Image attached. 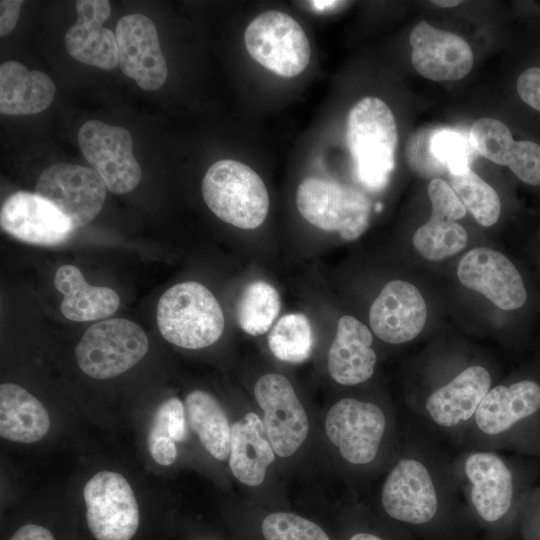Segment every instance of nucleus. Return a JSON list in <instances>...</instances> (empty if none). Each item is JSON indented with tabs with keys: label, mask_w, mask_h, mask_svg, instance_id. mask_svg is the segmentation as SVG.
Listing matches in <instances>:
<instances>
[{
	"label": "nucleus",
	"mask_w": 540,
	"mask_h": 540,
	"mask_svg": "<svg viewBox=\"0 0 540 540\" xmlns=\"http://www.w3.org/2000/svg\"><path fill=\"white\" fill-rule=\"evenodd\" d=\"M430 149L448 174H459L471 169L470 163L475 151L470 141L460 132L450 129L434 130Z\"/></svg>",
	"instance_id": "obj_34"
},
{
	"label": "nucleus",
	"mask_w": 540,
	"mask_h": 540,
	"mask_svg": "<svg viewBox=\"0 0 540 540\" xmlns=\"http://www.w3.org/2000/svg\"><path fill=\"white\" fill-rule=\"evenodd\" d=\"M280 308L278 291L271 284L258 280L243 290L237 303L236 318L244 332L259 336L270 329Z\"/></svg>",
	"instance_id": "obj_28"
},
{
	"label": "nucleus",
	"mask_w": 540,
	"mask_h": 540,
	"mask_svg": "<svg viewBox=\"0 0 540 540\" xmlns=\"http://www.w3.org/2000/svg\"><path fill=\"white\" fill-rule=\"evenodd\" d=\"M23 1L2 0L0 2V36H6L15 27Z\"/></svg>",
	"instance_id": "obj_42"
},
{
	"label": "nucleus",
	"mask_w": 540,
	"mask_h": 540,
	"mask_svg": "<svg viewBox=\"0 0 540 540\" xmlns=\"http://www.w3.org/2000/svg\"><path fill=\"white\" fill-rule=\"evenodd\" d=\"M148 450L153 460L161 466L173 464L177 458L176 442L162 412L157 409L147 437Z\"/></svg>",
	"instance_id": "obj_38"
},
{
	"label": "nucleus",
	"mask_w": 540,
	"mask_h": 540,
	"mask_svg": "<svg viewBox=\"0 0 540 540\" xmlns=\"http://www.w3.org/2000/svg\"><path fill=\"white\" fill-rule=\"evenodd\" d=\"M411 62L423 77L453 81L465 77L473 66L470 45L459 35L420 21L411 31Z\"/></svg>",
	"instance_id": "obj_17"
},
{
	"label": "nucleus",
	"mask_w": 540,
	"mask_h": 540,
	"mask_svg": "<svg viewBox=\"0 0 540 540\" xmlns=\"http://www.w3.org/2000/svg\"><path fill=\"white\" fill-rule=\"evenodd\" d=\"M55 85L48 75L28 70L17 61L0 66V112L4 115H32L53 101Z\"/></svg>",
	"instance_id": "obj_24"
},
{
	"label": "nucleus",
	"mask_w": 540,
	"mask_h": 540,
	"mask_svg": "<svg viewBox=\"0 0 540 540\" xmlns=\"http://www.w3.org/2000/svg\"><path fill=\"white\" fill-rule=\"evenodd\" d=\"M368 327L353 316H342L328 352L327 366L332 379L344 386L367 381L374 373L377 356Z\"/></svg>",
	"instance_id": "obj_20"
},
{
	"label": "nucleus",
	"mask_w": 540,
	"mask_h": 540,
	"mask_svg": "<svg viewBox=\"0 0 540 540\" xmlns=\"http://www.w3.org/2000/svg\"><path fill=\"white\" fill-rule=\"evenodd\" d=\"M426 318L427 307L420 291L403 280L388 282L369 311L373 333L390 344L413 340L423 330Z\"/></svg>",
	"instance_id": "obj_16"
},
{
	"label": "nucleus",
	"mask_w": 540,
	"mask_h": 540,
	"mask_svg": "<svg viewBox=\"0 0 540 540\" xmlns=\"http://www.w3.org/2000/svg\"><path fill=\"white\" fill-rule=\"evenodd\" d=\"M381 504L392 519L409 525H425L438 514L440 495L427 465L404 457L388 472L381 488Z\"/></svg>",
	"instance_id": "obj_11"
},
{
	"label": "nucleus",
	"mask_w": 540,
	"mask_h": 540,
	"mask_svg": "<svg viewBox=\"0 0 540 540\" xmlns=\"http://www.w3.org/2000/svg\"><path fill=\"white\" fill-rule=\"evenodd\" d=\"M77 19L104 23L110 16V3L107 0H80L76 2Z\"/></svg>",
	"instance_id": "obj_40"
},
{
	"label": "nucleus",
	"mask_w": 540,
	"mask_h": 540,
	"mask_svg": "<svg viewBox=\"0 0 540 540\" xmlns=\"http://www.w3.org/2000/svg\"><path fill=\"white\" fill-rule=\"evenodd\" d=\"M314 343L311 323L302 313L282 316L268 335V346L279 360L301 363L311 354Z\"/></svg>",
	"instance_id": "obj_29"
},
{
	"label": "nucleus",
	"mask_w": 540,
	"mask_h": 540,
	"mask_svg": "<svg viewBox=\"0 0 540 540\" xmlns=\"http://www.w3.org/2000/svg\"><path fill=\"white\" fill-rule=\"evenodd\" d=\"M0 225L10 236L37 246L59 245L74 231L70 220L53 203L25 191H18L4 201Z\"/></svg>",
	"instance_id": "obj_15"
},
{
	"label": "nucleus",
	"mask_w": 540,
	"mask_h": 540,
	"mask_svg": "<svg viewBox=\"0 0 540 540\" xmlns=\"http://www.w3.org/2000/svg\"><path fill=\"white\" fill-rule=\"evenodd\" d=\"M262 410V422L276 455L293 456L309 434V419L290 381L279 373H267L254 385Z\"/></svg>",
	"instance_id": "obj_9"
},
{
	"label": "nucleus",
	"mask_w": 540,
	"mask_h": 540,
	"mask_svg": "<svg viewBox=\"0 0 540 540\" xmlns=\"http://www.w3.org/2000/svg\"><path fill=\"white\" fill-rule=\"evenodd\" d=\"M7 540H59L49 527L28 522L17 527L7 538Z\"/></svg>",
	"instance_id": "obj_41"
},
{
	"label": "nucleus",
	"mask_w": 540,
	"mask_h": 540,
	"mask_svg": "<svg viewBox=\"0 0 540 540\" xmlns=\"http://www.w3.org/2000/svg\"><path fill=\"white\" fill-rule=\"evenodd\" d=\"M156 320L164 339L185 349L214 344L225 326L217 299L207 287L195 281L167 289L158 301Z\"/></svg>",
	"instance_id": "obj_2"
},
{
	"label": "nucleus",
	"mask_w": 540,
	"mask_h": 540,
	"mask_svg": "<svg viewBox=\"0 0 540 540\" xmlns=\"http://www.w3.org/2000/svg\"><path fill=\"white\" fill-rule=\"evenodd\" d=\"M203 199L220 220L240 229H255L267 217L269 195L261 177L231 159L213 163L202 181Z\"/></svg>",
	"instance_id": "obj_3"
},
{
	"label": "nucleus",
	"mask_w": 540,
	"mask_h": 540,
	"mask_svg": "<svg viewBox=\"0 0 540 540\" xmlns=\"http://www.w3.org/2000/svg\"><path fill=\"white\" fill-rule=\"evenodd\" d=\"M432 4L443 7V8H449V7H455L459 4H461V1H454V0H438V1H432Z\"/></svg>",
	"instance_id": "obj_45"
},
{
	"label": "nucleus",
	"mask_w": 540,
	"mask_h": 540,
	"mask_svg": "<svg viewBox=\"0 0 540 540\" xmlns=\"http://www.w3.org/2000/svg\"><path fill=\"white\" fill-rule=\"evenodd\" d=\"M412 242L422 257L429 261H439L463 250L468 242V234L454 220L430 216L416 230Z\"/></svg>",
	"instance_id": "obj_30"
},
{
	"label": "nucleus",
	"mask_w": 540,
	"mask_h": 540,
	"mask_svg": "<svg viewBox=\"0 0 540 540\" xmlns=\"http://www.w3.org/2000/svg\"><path fill=\"white\" fill-rule=\"evenodd\" d=\"M427 192L431 202L432 217L456 221L466 215L465 206L452 187L443 179L430 180Z\"/></svg>",
	"instance_id": "obj_37"
},
{
	"label": "nucleus",
	"mask_w": 540,
	"mask_h": 540,
	"mask_svg": "<svg viewBox=\"0 0 540 540\" xmlns=\"http://www.w3.org/2000/svg\"><path fill=\"white\" fill-rule=\"evenodd\" d=\"M187 421L204 449L216 460L229 457L231 425L220 402L207 391L193 390L185 398Z\"/></svg>",
	"instance_id": "obj_26"
},
{
	"label": "nucleus",
	"mask_w": 540,
	"mask_h": 540,
	"mask_svg": "<svg viewBox=\"0 0 540 540\" xmlns=\"http://www.w3.org/2000/svg\"><path fill=\"white\" fill-rule=\"evenodd\" d=\"M78 144L87 162L114 194H126L140 182L141 168L133 154L129 131L99 120L85 122L78 132Z\"/></svg>",
	"instance_id": "obj_10"
},
{
	"label": "nucleus",
	"mask_w": 540,
	"mask_h": 540,
	"mask_svg": "<svg viewBox=\"0 0 540 540\" xmlns=\"http://www.w3.org/2000/svg\"><path fill=\"white\" fill-rule=\"evenodd\" d=\"M65 46L70 56L83 64L104 70L119 64L115 33L98 22L77 19L66 32Z\"/></svg>",
	"instance_id": "obj_27"
},
{
	"label": "nucleus",
	"mask_w": 540,
	"mask_h": 540,
	"mask_svg": "<svg viewBox=\"0 0 540 540\" xmlns=\"http://www.w3.org/2000/svg\"><path fill=\"white\" fill-rule=\"evenodd\" d=\"M343 2L340 1H310L309 4L311 7L314 8L315 11L324 12L328 9L335 8L342 4Z\"/></svg>",
	"instance_id": "obj_43"
},
{
	"label": "nucleus",
	"mask_w": 540,
	"mask_h": 540,
	"mask_svg": "<svg viewBox=\"0 0 540 540\" xmlns=\"http://www.w3.org/2000/svg\"><path fill=\"white\" fill-rule=\"evenodd\" d=\"M296 205L310 224L337 232L347 241L359 238L370 221V199L355 187L329 179L308 177L301 181Z\"/></svg>",
	"instance_id": "obj_4"
},
{
	"label": "nucleus",
	"mask_w": 540,
	"mask_h": 540,
	"mask_svg": "<svg viewBox=\"0 0 540 540\" xmlns=\"http://www.w3.org/2000/svg\"><path fill=\"white\" fill-rule=\"evenodd\" d=\"M349 540H385L375 534L360 532L356 533L349 538Z\"/></svg>",
	"instance_id": "obj_44"
},
{
	"label": "nucleus",
	"mask_w": 540,
	"mask_h": 540,
	"mask_svg": "<svg viewBox=\"0 0 540 540\" xmlns=\"http://www.w3.org/2000/svg\"><path fill=\"white\" fill-rule=\"evenodd\" d=\"M506 166L524 183L540 185V145L529 140L515 141Z\"/></svg>",
	"instance_id": "obj_36"
},
{
	"label": "nucleus",
	"mask_w": 540,
	"mask_h": 540,
	"mask_svg": "<svg viewBox=\"0 0 540 540\" xmlns=\"http://www.w3.org/2000/svg\"><path fill=\"white\" fill-rule=\"evenodd\" d=\"M380 209H382V205L380 203H378L377 206H376V211H379Z\"/></svg>",
	"instance_id": "obj_46"
},
{
	"label": "nucleus",
	"mask_w": 540,
	"mask_h": 540,
	"mask_svg": "<svg viewBox=\"0 0 540 540\" xmlns=\"http://www.w3.org/2000/svg\"><path fill=\"white\" fill-rule=\"evenodd\" d=\"M433 129H422L414 133L406 146V160L410 169L426 179L439 178L446 168L433 156L430 139Z\"/></svg>",
	"instance_id": "obj_35"
},
{
	"label": "nucleus",
	"mask_w": 540,
	"mask_h": 540,
	"mask_svg": "<svg viewBox=\"0 0 540 540\" xmlns=\"http://www.w3.org/2000/svg\"><path fill=\"white\" fill-rule=\"evenodd\" d=\"M115 37L122 72L144 90L159 89L168 68L154 23L143 14L126 15L118 21Z\"/></svg>",
	"instance_id": "obj_13"
},
{
	"label": "nucleus",
	"mask_w": 540,
	"mask_h": 540,
	"mask_svg": "<svg viewBox=\"0 0 540 540\" xmlns=\"http://www.w3.org/2000/svg\"><path fill=\"white\" fill-rule=\"evenodd\" d=\"M469 141L477 154L498 165H506L515 142L506 124L488 117L474 121L470 128Z\"/></svg>",
	"instance_id": "obj_32"
},
{
	"label": "nucleus",
	"mask_w": 540,
	"mask_h": 540,
	"mask_svg": "<svg viewBox=\"0 0 540 540\" xmlns=\"http://www.w3.org/2000/svg\"><path fill=\"white\" fill-rule=\"evenodd\" d=\"M106 185L92 168L57 163L39 176L35 193L53 203L71 222L74 230L91 222L101 211Z\"/></svg>",
	"instance_id": "obj_12"
},
{
	"label": "nucleus",
	"mask_w": 540,
	"mask_h": 540,
	"mask_svg": "<svg viewBox=\"0 0 540 540\" xmlns=\"http://www.w3.org/2000/svg\"><path fill=\"white\" fill-rule=\"evenodd\" d=\"M265 540H331L313 521L291 512H273L262 521Z\"/></svg>",
	"instance_id": "obj_33"
},
{
	"label": "nucleus",
	"mask_w": 540,
	"mask_h": 540,
	"mask_svg": "<svg viewBox=\"0 0 540 540\" xmlns=\"http://www.w3.org/2000/svg\"><path fill=\"white\" fill-rule=\"evenodd\" d=\"M517 92L527 105L540 112V68L531 67L519 75Z\"/></svg>",
	"instance_id": "obj_39"
},
{
	"label": "nucleus",
	"mask_w": 540,
	"mask_h": 540,
	"mask_svg": "<svg viewBox=\"0 0 540 540\" xmlns=\"http://www.w3.org/2000/svg\"><path fill=\"white\" fill-rule=\"evenodd\" d=\"M540 409V385L522 380L491 387L480 402L473 422L489 437L499 436Z\"/></svg>",
	"instance_id": "obj_21"
},
{
	"label": "nucleus",
	"mask_w": 540,
	"mask_h": 540,
	"mask_svg": "<svg viewBox=\"0 0 540 540\" xmlns=\"http://www.w3.org/2000/svg\"><path fill=\"white\" fill-rule=\"evenodd\" d=\"M250 56L281 77L302 73L310 61V44L300 24L290 15L276 10L256 16L244 33Z\"/></svg>",
	"instance_id": "obj_7"
},
{
	"label": "nucleus",
	"mask_w": 540,
	"mask_h": 540,
	"mask_svg": "<svg viewBox=\"0 0 540 540\" xmlns=\"http://www.w3.org/2000/svg\"><path fill=\"white\" fill-rule=\"evenodd\" d=\"M54 285L63 295L61 313L71 321L86 322L109 317L120 304L113 289L88 284L80 269L71 264L57 269Z\"/></svg>",
	"instance_id": "obj_23"
},
{
	"label": "nucleus",
	"mask_w": 540,
	"mask_h": 540,
	"mask_svg": "<svg viewBox=\"0 0 540 540\" xmlns=\"http://www.w3.org/2000/svg\"><path fill=\"white\" fill-rule=\"evenodd\" d=\"M457 276L463 286L481 293L500 309L516 310L527 300L519 271L496 250L477 247L468 251L458 264Z\"/></svg>",
	"instance_id": "obj_14"
},
{
	"label": "nucleus",
	"mask_w": 540,
	"mask_h": 540,
	"mask_svg": "<svg viewBox=\"0 0 540 540\" xmlns=\"http://www.w3.org/2000/svg\"><path fill=\"white\" fill-rule=\"evenodd\" d=\"M276 456L258 414L248 412L231 425L228 462L240 483L248 487L261 485Z\"/></svg>",
	"instance_id": "obj_22"
},
{
	"label": "nucleus",
	"mask_w": 540,
	"mask_h": 540,
	"mask_svg": "<svg viewBox=\"0 0 540 540\" xmlns=\"http://www.w3.org/2000/svg\"><path fill=\"white\" fill-rule=\"evenodd\" d=\"M489 371L471 365L432 391L424 402L425 415L438 427L457 428L470 420L491 388Z\"/></svg>",
	"instance_id": "obj_19"
},
{
	"label": "nucleus",
	"mask_w": 540,
	"mask_h": 540,
	"mask_svg": "<svg viewBox=\"0 0 540 540\" xmlns=\"http://www.w3.org/2000/svg\"><path fill=\"white\" fill-rule=\"evenodd\" d=\"M325 433L344 461L363 466L375 460L383 442L387 418L375 403L343 398L328 410Z\"/></svg>",
	"instance_id": "obj_8"
},
{
	"label": "nucleus",
	"mask_w": 540,
	"mask_h": 540,
	"mask_svg": "<svg viewBox=\"0 0 540 540\" xmlns=\"http://www.w3.org/2000/svg\"><path fill=\"white\" fill-rule=\"evenodd\" d=\"M473 510L487 523H496L511 509L514 497L513 474L495 452H470L462 464Z\"/></svg>",
	"instance_id": "obj_18"
},
{
	"label": "nucleus",
	"mask_w": 540,
	"mask_h": 540,
	"mask_svg": "<svg viewBox=\"0 0 540 540\" xmlns=\"http://www.w3.org/2000/svg\"><path fill=\"white\" fill-rule=\"evenodd\" d=\"M448 178L466 210L480 225L489 227L498 221L501 201L493 187L471 169L459 174H448Z\"/></svg>",
	"instance_id": "obj_31"
},
{
	"label": "nucleus",
	"mask_w": 540,
	"mask_h": 540,
	"mask_svg": "<svg viewBox=\"0 0 540 540\" xmlns=\"http://www.w3.org/2000/svg\"><path fill=\"white\" fill-rule=\"evenodd\" d=\"M85 523L95 540H133L141 515L134 492L124 476L100 471L83 488Z\"/></svg>",
	"instance_id": "obj_6"
},
{
	"label": "nucleus",
	"mask_w": 540,
	"mask_h": 540,
	"mask_svg": "<svg viewBox=\"0 0 540 540\" xmlns=\"http://www.w3.org/2000/svg\"><path fill=\"white\" fill-rule=\"evenodd\" d=\"M346 139L359 182L373 191L383 189L394 169L398 142L389 106L376 97L359 100L348 113Z\"/></svg>",
	"instance_id": "obj_1"
},
{
	"label": "nucleus",
	"mask_w": 540,
	"mask_h": 540,
	"mask_svg": "<svg viewBox=\"0 0 540 540\" xmlns=\"http://www.w3.org/2000/svg\"><path fill=\"white\" fill-rule=\"evenodd\" d=\"M146 333L136 323L112 318L91 325L75 348L81 371L94 379L116 377L135 366L148 352Z\"/></svg>",
	"instance_id": "obj_5"
},
{
	"label": "nucleus",
	"mask_w": 540,
	"mask_h": 540,
	"mask_svg": "<svg viewBox=\"0 0 540 540\" xmlns=\"http://www.w3.org/2000/svg\"><path fill=\"white\" fill-rule=\"evenodd\" d=\"M50 416L30 392L14 383L0 386V435L18 443H35L48 433Z\"/></svg>",
	"instance_id": "obj_25"
}]
</instances>
